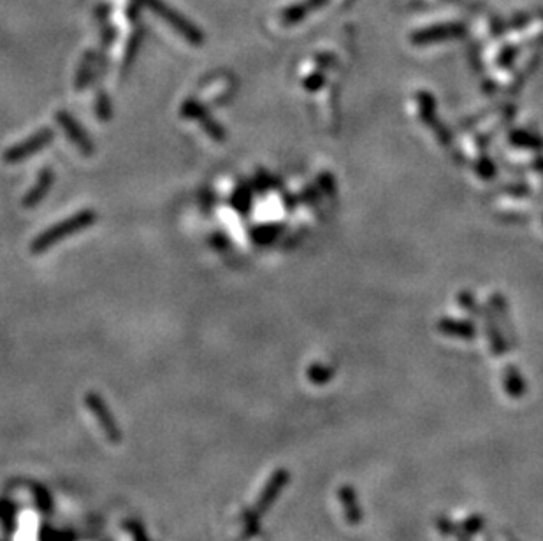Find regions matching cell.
Returning a JSON list of instances; mask_svg holds the SVG:
<instances>
[{
  "instance_id": "obj_17",
  "label": "cell",
  "mask_w": 543,
  "mask_h": 541,
  "mask_svg": "<svg viewBox=\"0 0 543 541\" xmlns=\"http://www.w3.org/2000/svg\"><path fill=\"white\" fill-rule=\"evenodd\" d=\"M478 172L483 176V178H492V176H494V168H492L491 162H485V160H483Z\"/></svg>"
},
{
  "instance_id": "obj_12",
  "label": "cell",
  "mask_w": 543,
  "mask_h": 541,
  "mask_svg": "<svg viewBox=\"0 0 543 541\" xmlns=\"http://www.w3.org/2000/svg\"><path fill=\"white\" fill-rule=\"evenodd\" d=\"M324 2L325 0H304L303 4L294 5V8L287 9L284 14L285 23H292V25L297 23V21H301L304 16H306L308 12L313 11V9H316V8H320V5L324 4Z\"/></svg>"
},
{
  "instance_id": "obj_14",
  "label": "cell",
  "mask_w": 543,
  "mask_h": 541,
  "mask_svg": "<svg viewBox=\"0 0 543 541\" xmlns=\"http://www.w3.org/2000/svg\"><path fill=\"white\" fill-rule=\"evenodd\" d=\"M482 529H483V518L480 517V515H472V517L466 518V520L463 522L461 533L459 531H457V533L464 534V536H467V538H472V536H475V534H478Z\"/></svg>"
},
{
  "instance_id": "obj_4",
  "label": "cell",
  "mask_w": 543,
  "mask_h": 541,
  "mask_svg": "<svg viewBox=\"0 0 543 541\" xmlns=\"http://www.w3.org/2000/svg\"><path fill=\"white\" fill-rule=\"evenodd\" d=\"M56 119H58V124L64 127L65 134L71 137V141L74 144H76L78 148H80L81 152L86 153V155H92L93 153V146L92 143H90V137H88L86 134L83 132V128H80V125L76 124V119L72 118L69 113H64L60 111L58 113V116H56Z\"/></svg>"
},
{
  "instance_id": "obj_2",
  "label": "cell",
  "mask_w": 543,
  "mask_h": 541,
  "mask_svg": "<svg viewBox=\"0 0 543 541\" xmlns=\"http://www.w3.org/2000/svg\"><path fill=\"white\" fill-rule=\"evenodd\" d=\"M51 137H53V132L48 130V128L36 132V134L30 135L27 141H21V143L16 144V146L9 148L8 152L4 153V160L5 162L16 163L20 162V160L28 159V157L34 155L36 152H41L43 148L48 146Z\"/></svg>"
},
{
  "instance_id": "obj_10",
  "label": "cell",
  "mask_w": 543,
  "mask_h": 541,
  "mask_svg": "<svg viewBox=\"0 0 543 541\" xmlns=\"http://www.w3.org/2000/svg\"><path fill=\"white\" fill-rule=\"evenodd\" d=\"M505 390L511 399H520L526 392V383L516 366H508L505 371Z\"/></svg>"
},
{
  "instance_id": "obj_15",
  "label": "cell",
  "mask_w": 543,
  "mask_h": 541,
  "mask_svg": "<svg viewBox=\"0 0 543 541\" xmlns=\"http://www.w3.org/2000/svg\"><path fill=\"white\" fill-rule=\"evenodd\" d=\"M436 525H438L439 533L445 534V536H450V534H456L457 533V527L454 524H452V522L448 520V518L439 517L438 522H436Z\"/></svg>"
},
{
  "instance_id": "obj_6",
  "label": "cell",
  "mask_w": 543,
  "mask_h": 541,
  "mask_svg": "<svg viewBox=\"0 0 543 541\" xmlns=\"http://www.w3.org/2000/svg\"><path fill=\"white\" fill-rule=\"evenodd\" d=\"M417 99H419L420 113H422L424 122H426L429 127H432V130L436 132V135H438V139L441 141V144H445V146H447V144H450V134L439 127L438 119H436L435 99H432V97L426 92H420L419 95H417Z\"/></svg>"
},
{
  "instance_id": "obj_7",
  "label": "cell",
  "mask_w": 543,
  "mask_h": 541,
  "mask_svg": "<svg viewBox=\"0 0 543 541\" xmlns=\"http://www.w3.org/2000/svg\"><path fill=\"white\" fill-rule=\"evenodd\" d=\"M338 494H340V503L341 508H343V515L347 524L359 525L362 522L364 514L359 506V501H357V494L354 490V487L343 485Z\"/></svg>"
},
{
  "instance_id": "obj_5",
  "label": "cell",
  "mask_w": 543,
  "mask_h": 541,
  "mask_svg": "<svg viewBox=\"0 0 543 541\" xmlns=\"http://www.w3.org/2000/svg\"><path fill=\"white\" fill-rule=\"evenodd\" d=\"M463 34V27L456 23L450 25H436V27H429L426 30H420L415 36L412 37V41L415 44H431L436 41H445V39H454V37Z\"/></svg>"
},
{
  "instance_id": "obj_1",
  "label": "cell",
  "mask_w": 543,
  "mask_h": 541,
  "mask_svg": "<svg viewBox=\"0 0 543 541\" xmlns=\"http://www.w3.org/2000/svg\"><path fill=\"white\" fill-rule=\"evenodd\" d=\"M93 222H97V215L93 211H80L78 215L71 216V218L64 220V222L56 223L51 229L44 231L43 234L37 235L32 243L34 253L44 251L46 248H49L51 244L58 243L60 239L67 238V235L76 234V232L83 231V229L90 227Z\"/></svg>"
},
{
  "instance_id": "obj_16",
  "label": "cell",
  "mask_w": 543,
  "mask_h": 541,
  "mask_svg": "<svg viewBox=\"0 0 543 541\" xmlns=\"http://www.w3.org/2000/svg\"><path fill=\"white\" fill-rule=\"evenodd\" d=\"M99 116L102 119L108 118L109 115H111V106H109V100L106 99L104 95H100V100H99Z\"/></svg>"
},
{
  "instance_id": "obj_8",
  "label": "cell",
  "mask_w": 543,
  "mask_h": 541,
  "mask_svg": "<svg viewBox=\"0 0 543 541\" xmlns=\"http://www.w3.org/2000/svg\"><path fill=\"white\" fill-rule=\"evenodd\" d=\"M288 478L290 476H288L287 470H278L275 474H273L271 480H269V483L266 485V489H264L262 496H260L259 503H257V508H259V511H266V509L273 505V501H275V499L280 496V492L284 490V487L288 483Z\"/></svg>"
},
{
  "instance_id": "obj_13",
  "label": "cell",
  "mask_w": 543,
  "mask_h": 541,
  "mask_svg": "<svg viewBox=\"0 0 543 541\" xmlns=\"http://www.w3.org/2000/svg\"><path fill=\"white\" fill-rule=\"evenodd\" d=\"M332 374H334V371L329 366H324V364H313L308 369V378H310L312 383H315V385H325V383H329V380L332 378Z\"/></svg>"
},
{
  "instance_id": "obj_3",
  "label": "cell",
  "mask_w": 543,
  "mask_h": 541,
  "mask_svg": "<svg viewBox=\"0 0 543 541\" xmlns=\"http://www.w3.org/2000/svg\"><path fill=\"white\" fill-rule=\"evenodd\" d=\"M148 5L157 12V14H160V16L164 18V20L174 28L176 32H180L185 39L190 41V43L194 44L203 43V34H200L196 27H192V25L188 23L187 20L178 16L174 11H171L167 5H164L162 2H159V0H148Z\"/></svg>"
},
{
  "instance_id": "obj_11",
  "label": "cell",
  "mask_w": 543,
  "mask_h": 541,
  "mask_svg": "<svg viewBox=\"0 0 543 541\" xmlns=\"http://www.w3.org/2000/svg\"><path fill=\"white\" fill-rule=\"evenodd\" d=\"M51 179H53L51 172H49L48 169H44V172L39 176V181H37V183H36V187H34V190L28 192V195H27V197H25L23 206H27V207L36 206V204L39 203L41 199H43L44 194H46V192L49 190V185H51Z\"/></svg>"
},
{
  "instance_id": "obj_18",
  "label": "cell",
  "mask_w": 543,
  "mask_h": 541,
  "mask_svg": "<svg viewBox=\"0 0 543 541\" xmlns=\"http://www.w3.org/2000/svg\"><path fill=\"white\" fill-rule=\"evenodd\" d=\"M324 83V78L320 76V74H316L315 78H312V80H308V88H310V90H315V88H319V84H322Z\"/></svg>"
},
{
  "instance_id": "obj_9",
  "label": "cell",
  "mask_w": 543,
  "mask_h": 541,
  "mask_svg": "<svg viewBox=\"0 0 543 541\" xmlns=\"http://www.w3.org/2000/svg\"><path fill=\"white\" fill-rule=\"evenodd\" d=\"M438 330L441 334H447L452 336V338H461V339H472L473 336L476 334L475 327H473L470 322H464V320H452V319L439 320Z\"/></svg>"
}]
</instances>
